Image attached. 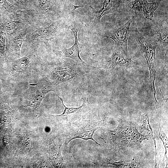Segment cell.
<instances>
[{"label":"cell","instance_id":"1","mask_svg":"<svg viewBox=\"0 0 168 168\" xmlns=\"http://www.w3.org/2000/svg\"><path fill=\"white\" fill-rule=\"evenodd\" d=\"M7 62V76L13 86L27 84L40 75L42 61L35 50L18 59Z\"/></svg>","mask_w":168,"mask_h":168},{"label":"cell","instance_id":"2","mask_svg":"<svg viewBox=\"0 0 168 168\" xmlns=\"http://www.w3.org/2000/svg\"><path fill=\"white\" fill-rule=\"evenodd\" d=\"M85 71L77 63L66 62L58 57L42 62L40 75L58 86L62 83L72 84L82 81Z\"/></svg>","mask_w":168,"mask_h":168},{"label":"cell","instance_id":"3","mask_svg":"<svg viewBox=\"0 0 168 168\" xmlns=\"http://www.w3.org/2000/svg\"><path fill=\"white\" fill-rule=\"evenodd\" d=\"M21 96L24 107L36 109L40 106L45 96L51 91L57 92L58 86L40 75L26 85Z\"/></svg>","mask_w":168,"mask_h":168},{"label":"cell","instance_id":"4","mask_svg":"<svg viewBox=\"0 0 168 168\" xmlns=\"http://www.w3.org/2000/svg\"><path fill=\"white\" fill-rule=\"evenodd\" d=\"M105 119L96 122L92 120H78L68 126L66 130L65 142L67 145L72 140L77 138H81L86 141L91 139L96 144L100 145L93 139V135L98 129L106 124Z\"/></svg>","mask_w":168,"mask_h":168},{"label":"cell","instance_id":"5","mask_svg":"<svg viewBox=\"0 0 168 168\" xmlns=\"http://www.w3.org/2000/svg\"><path fill=\"white\" fill-rule=\"evenodd\" d=\"M136 37L140 48L147 61L150 74V81L152 90L154 92L155 99L156 89L155 82L156 75V44L151 40L144 37L139 32L137 27L136 30Z\"/></svg>","mask_w":168,"mask_h":168},{"label":"cell","instance_id":"6","mask_svg":"<svg viewBox=\"0 0 168 168\" xmlns=\"http://www.w3.org/2000/svg\"><path fill=\"white\" fill-rule=\"evenodd\" d=\"M66 28L70 29L72 32L75 38V42L71 47L64 49L61 51L53 49L54 53L59 58L68 57L74 60L76 63L86 71L95 70L97 67L90 66L84 62L81 58L80 53L82 46L79 43L77 33L80 27L76 22L70 21L68 22Z\"/></svg>","mask_w":168,"mask_h":168},{"label":"cell","instance_id":"7","mask_svg":"<svg viewBox=\"0 0 168 168\" xmlns=\"http://www.w3.org/2000/svg\"><path fill=\"white\" fill-rule=\"evenodd\" d=\"M95 61L97 67L112 72L132 68L136 64L130 57H126L120 50L115 48L108 60L103 62Z\"/></svg>","mask_w":168,"mask_h":168},{"label":"cell","instance_id":"8","mask_svg":"<svg viewBox=\"0 0 168 168\" xmlns=\"http://www.w3.org/2000/svg\"><path fill=\"white\" fill-rule=\"evenodd\" d=\"M61 100L64 107L63 113L57 115H49L54 119H56L63 123L68 125L74 122L83 119L90 113L91 107L88 99L84 100L83 103L80 106L77 108L66 107L64 104L63 100L61 97L56 95Z\"/></svg>","mask_w":168,"mask_h":168},{"label":"cell","instance_id":"9","mask_svg":"<svg viewBox=\"0 0 168 168\" xmlns=\"http://www.w3.org/2000/svg\"><path fill=\"white\" fill-rule=\"evenodd\" d=\"M134 19L131 18L124 25L106 31L105 37L112 39L114 42L115 48L119 49L127 57H130L128 49V41L130 33V27Z\"/></svg>","mask_w":168,"mask_h":168},{"label":"cell","instance_id":"10","mask_svg":"<svg viewBox=\"0 0 168 168\" xmlns=\"http://www.w3.org/2000/svg\"><path fill=\"white\" fill-rule=\"evenodd\" d=\"M27 33L26 30H23L11 35V39L6 45V56L9 55L8 61L21 57L20 50Z\"/></svg>","mask_w":168,"mask_h":168},{"label":"cell","instance_id":"11","mask_svg":"<svg viewBox=\"0 0 168 168\" xmlns=\"http://www.w3.org/2000/svg\"><path fill=\"white\" fill-rule=\"evenodd\" d=\"M59 31L58 24L53 22L49 26L40 28L35 31L33 35L34 42L42 41L49 46V41L55 38Z\"/></svg>","mask_w":168,"mask_h":168},{"label":"cell","instance_id":"12","mask_svg":"<svg viewBox=\"0 0 168 168\" xmlns=\"http://www.w3.org/2000/svg\"><path fill=\"white\" fill-rule=\"evenodd\" d=\"M157 2H149L147 0H134L130 3L131 8L135 11L142 12L146 18L152 20L153 14L158 8Z\"/></svg>","mask_w":168,"mask_h":168},{"label":"cell","instance_id":"13","mask_svg":"<svg viewBox=\"0 0 168 168\" xmlns=\"http://www.w3.org/2000/svg\"><path fill=\"white\" fill-rule=\"evenodd\" d=\"M116 0H104L102 8L96 11L93 7H90L95 18L93 23L96 25L99 24L102 17L107 14L114 12L117 8Z\"/></svg>","mask_w":168,"mask_h":168},{"label":"cell","instance_id":"14","mask_svg":"<svg viewBox=\"0 0 168 168\" xmlns=\"http://www.w3.org/2000/svg\"><path fill=\"white\" fill-rule=\"evenodd\" d=\"M61 143H50L48 147L49 159L53 164L57 167H62L64 161L61 152Z\"/></svg>","mask_w":168,"mask_h":168},{"label":"cell","instance_id":"15","mask_svg":"<svg viewBox=\"0 0 168 168\" xmlns=\"http://www.w3.org/2000/svg\"><path fill=\"white\" fill-rule=\"evenodd\" d=\"M153 35L159 41L162 46L168 48V26L167 25L158 28L154 30Z\"/></svg>","mask_w":168,"mask_h":168},{"label":"cell","instance_id":"16","mask_svg":"<svg viewBox=\"0 0 168 168\" xmlns=\"http://www.w3.org/2000/svg\"><path fill=\"white\" fill-rule=\"evenodd\" d=\"M38 2L40 9L46 13H52L57 10V0H38Z\"/></svg>","mask_w":168,"mask_h":168},{"label":"cell","instance_id":"17","mask_svg":"<svg viewBox=\"0 0 168 168\" xmlns=\"http://www.w3.org/2000/svg\"><path fill=\"white\" fill-rule=\"evenodd\" d=\"M0 10L7 15L17 14V7L6 0H0Z\"/></svg>","mask_w":168,"mask_h":168},{"label":"cell","instance_id":"18","mask_svg":"<svg viewBox=\"0 0 168 168\" xmlns=\"http://www.w3.org/2000/svg\"><path fill=\"white\" fill-rule=\"evenodd\" d=\"M18 23V21L6 18L4 21L0 22V30L5 33L12 32L16 29Z\"/></svg>","mask_w":168,"mask_h":168},{"label":"cell","instance_id":"19","mask_svg":"<svg viewBox=\"0 0 168 168\" xmlns=\"http://www.w3.org/2000/svg\"><path fill=\"white\" fill-rule=\"evenodd\" d=\"M5 32L0 30V57L6 56V37Z\"/></svg>","mask_w":168,"mask_h":168},{"label":"cell","instance_id":"20","mask_svg":"<svg viewBox=\"0 0 168 168\" xmlns=\"http://www.w3.org/2000/svg\"><path fill=\"white\" fill-rule=\"evenodd\" d=\"M154 141V142L155 143V150H156V155H155V167H156V164H157V161H158V155L157 153V152L156 149V143H155V141L154 140V139L153 138Z\"/></svg>","mask_w":168,"mask_h":168},{"label":"cell","instance_id":"21","mask_svg":"<svg viewBox=\"0 0 168 168\" xmlns=\"http://www.w3.org/2000/svg\"><path fill=\"white\" fill-rule=\"evenodd\" d=\"M1 92H2V91H1V87H0V94L1 93Z\"/></svg>","mask_w":168,"mask_h":168}]
</instances>
